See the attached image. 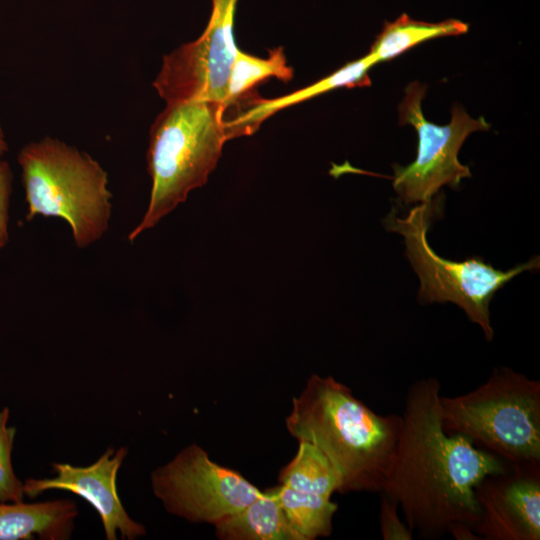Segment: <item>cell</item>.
Listing matches in <instances>:
<instances>
[{
    "mask_svg": "<svg viewBox=\"0 0 540 540\" xmlns=\"http://www.w3.org/2000/svg\"><path fill=\"white\" fill-rule=\"evenodd\" d=\"M13 177L9 162L0 158V249H3L9 241V207Z\"/></svg>",
    "mask_w": 540,
    "mask_h": 540,
    "instance_id": "21",
    "label": "cell"
},
{
    "mask_svg": "<svg viewBox=\"0 0 540 540\" xmlns=\"http://www.w3.org/2000/svg\"><path fill=\"white\" fill-rule=\"evenodd\" d=\"M8 150H9V145H8V142H7V139H6V136H5L4 129H3L2 124L0 122V158L5 153H7Z\"/></svg>",
    "mask_w": 540,
    "mask_h": 540,
    "instance_id": "22",
    "label": "cell"
},
{
    "mask_svg": "<svg viewBox=\"0 0 540 540\" xmlns=\"http://www.w3.org/2000/svg\"><path fill=\"white\" fill-rule=\"evenodd\" d=\"M151 486L169 513L211 524L238 512L263 493L239 472L212 461L196 444L154 470Z\"/></svg>",
    "mask_w": 540,
    "mask_h": 540,
    "instance_id": "8",
    "label": "cell"
},
{
    "mask_svg": "<svg viewBox=\"0 0 540 540\" xmlns=\"http://www.w3.org/2000/svg\"><path fill=\"white\" fill-rule=\"evenodd\" d=\"M293 75L294 71L287 65L282 47L271 50L266 59L251 56L238 48L229 76L224 107L227 111L230 106L246 97L256 84L267 78L275 77L288 82Z\"/></svg>",
    "mask_w": 540,
    "mask_h": 540,
    "instance_id": "18",
    "label": "cell"
},
{
    "mask_svg": "<svg viewBox=\"0 0 540 540\" xmlns=\"http://www.w3.org/2000/svg\"><path fill=\"white\" fill-rule=\"evenodd\" d=\"M441 384L428 377L406 394L403 427L390 478L382 493L394 499L406 525L435 539L479 518L475 487L507 462L442 423Z\"/></svg>",
    "mask_w": 540,
    "mask_h": 540,
    "instance_id": "1",
    "label": "cell"
},
{
    "mask_svg": "<svg viewBox=\"0 0 540 540\" xmlns=\"http://www.w3.org/2000/svg\"><path fill=\"white\" fill-rule=\"evenodd\" d=\"M444 429L510 464L540 463V382L511 368L455 397H440Z\"/></svg>",
    "mask_w": 540,
    "mask_h": 540,
    "instance_id": "5",
    "label": "cell"
},
{
    "mask_svg": "<svg viewBox=\"0 0 540 540\" xmlns=\"http://www.w3.org/2000/svg\"><path fill=\"white\" fill-rule=\"evenodd\" d=\"M480 539H540V463L507 464L475 487Z\"/></svg>",
    "mask_w": 540,
    "mask_h": 540,
    "instance_id": "10",
    "label": "cell"
},
{
    "mask_svg": "<svg viewBox=\"0 0 540 540\" xmlns=\"http://www.w3.org/2000/svg\"><path fill=\"white\" fill-rule=\"evenodd\" d=\"M425 89L419 82L409 84L399 106L400 125L410 124L418 134L416 159L407 166H393V187L405 204L429 203L442 186L454 188L471 177L470 169L458 160L459 150L471 133L490 128L483 117L474 119L458 105L447 125L427 121L421 107Z\"/></svg>",
    "mask_w": 540,
    "mask_h": 540,
    "instance_id": "7",
    "label": "cell"
},
{
    "mask_svg": "<svg viewBox=\"0 0 540 540\" xmlns=\"http://www.w3.org/2000/svg\"><path fill=\"white\" fill-rule=\"evenodd\" d=\"M77 515V504L70 499L0 502V540H67Z\"/></svg>",
    "mask_w": 540,
    "mask_h": 540,
    "instance_id": "12",
    "label": "cell"
},
{
    "mask_svg": "<svg viewBox=\"0 0 540 540\" xmlns=\"http://www.w3.org/2000/svg\"><path fill=\"white\" fill-rule=\"evenodd\" d=\"M397 414L380 415L331 376L312 375L286 418L298 441L314 445L331 463L340 493L382 492L402 433Z\"/></svg>",
    "mask_w": 540,
    "mask_h": 540,
    "instance_id": "2",
    "label": "cell"
},
{
    "mask_svg": "<svg viewBox=\"0 0 540 540\" xmlns=\"http://www.w3.org/2000/svg\"><path fill=\"white\" fill-rule=\"evenodd\" d=\"M237 4L238 0H212L200 37L164 56L153 87L166 103L208 100L224 105L238 50L233 33Z\"/></svg>",
    "mask_w": 540,
    "mask_h": 540,
    "instance_id": "9",
    "label": "cell"
},
{
    "mask_svg": "<svg viewBox=\"0 0 540 540\" xmlns=\"http://www.w3.org/2000/svg\"><path fill=\"white\" fill-rule=\"evenodd\" d=\"M398 503L382 493L380 501V530L384 540H411L412 531L399 517Z\"/></svg>",
    "mask_w": 540,
    "mask_h": 540,
    "instance_id": "20",
    "label": "cell"
},
{
    "mask_svg": "<svg viewBox=\"0 0 540 540\" xmlns=\"http://www.w3.org/2000/svg\"><path fill=\"white\" fill-rule=\"evenodd\" d=\"M225 112L224 105L216 101L166 103L150 128V200L142 219L128 234L130 242L207 182L229 140Z\"/></svg>",
    "mask_w": 540,
    "mask_h": 540,
    "instance_id": "3",
    "label": "cell"
},
{
    "mask_svg": "<svg viewBox=\"0 0 540 540\" xmlns=\"http://www.w3.org/2000/svg\"><path fill=\"white\" fill-rule=\"evenodd\" d=\"M270 489L301 540L331 534L338 506L330 497L302 493L282 484Z\"/></svg>",
    "mask_w": 540,
    "mask_h": 540,
    "instance_id": "16",
    "label": "cell"
},
{
    "mask_svg": "<svg viewBox=\"0 0 540 540\" xmlns=\"http://www.w3.org/2000/svg\"><path fill=\"white\" fill-rule=\"evenodd\" d=\"M376 61L368 53L353 62L347 63L332 74L289 95L276 99H261L252 96L248 110L241 112L231 121L226 120L229 138L249 135L255 132L259 125L275 112L315 97L339 87H359L371 84L368 72Z\"/></svg>",
    "mask_w": 540,
    "mask_h": 540,
    "instance_id": "13",
    "label": "cell"
},
{
    "mask_svg": "<svg viewBox=\"0 0 540 540\" xmlns=\"http://www.w3.org/2000/svg\"><path fill=\"white\" fill-rule=\"evenodd\" d=\"M430 218L431 202L416 205L404 218L390 212L384 220L387 230L404 237L406 256L420 280L418 300L424 304L458 305L491 341L494 335L489 311L491 299L518 274L539 269V256L507 271L495 269L479 257L461 262L442 258L427 240Z\"/></svg>",
    "mask_w": 540,
    "mask_h": 540,
    "instance_id": "6",
    "label": "cell"
},
{
    "mask_svg": "<svg viewBox=\"0 0 540 540\" xmlns=\"http://www.w3.org/2000/svg\"><path fill=\"white\" fill-rule=\"evenodd\" d=\"M10 412L7 407L0 411V502H21L24 484L16 476L12 465V450L16 430L8 426Z\"/></svg>",
    "mask_w": 540,
    "mask_h": 540,
    "instance_id": "19",
    "label": "cell"
},
{
    "mask_svg": "<svg viewBox=\"0 0 540 540\" xmlns=\"http://www.w3.org/2000/svg\"><path fill=\"white\" fill-rule=\"evenodd\" d=\"M213 525L222 540H301L270 488Z\"/></svg>",
    "mask_w": 540,
    "mask_h": 540,
    "instance_id": "14",
    "label": "cell"
},
{
    "mask_svg": "<svg viewBox=\"0 0 540 540\" xmlns=\"http://www.w3.org/2000/svg\"><path fill=\"white\" fill-rule=\"evenodd\" d=\"M17 162L27 203L26 220L57 217L70 227L79 249L109 229L112 193L108 174L88 153L52 137L24 145Z\"/></svg>",
    "mask_w": 540,
    "mask_h": 540,
    "instance_id": "4",
    "label": "cell"
},
{
    "mask_svg": "<svg viewBox=\"0 0 540 540\" xmlns=\"http://www.w3.org/2000/svg\"><path fill=\"white\" fill-rule=\"evenodd\" d=\"M279 482L302 493L330 497L339 492V477L329 460L311 443L299 441L294 458L280 471Z\"/></svg>",
    "mask_w": 540,
    "mask_h": 540,
    "instance_id": "17",
    "label": "cell"
},
{
    "mask_svg": "<svg viewBox=\"0 0 540 540\" xmlns=\"http://www.w3.org/2000/svg\"><path fill=\"white\" fill-rule=\"evenodd\" d=\"M127 455V449L108 448L94 463L86 467L68 463H52L53 478L25 480L24 492L34 498L48 490H63L86 500L98 513L107 540L145 535V527L126 512L117 492V474Z\"/></svg>",
    "mask_w": 540,
    "mask_h": 540,
    "instance_id": "11",
    "label": "cell"
},
{
    "mask_svg": "<svg viewBox=\"0 0 540 540\" xmlns=\"http://www.w3.org/2000/svg\"><path fill=\"white\" fill-rule=\"evenodd\" d=\"M468 31V24L457 19L425 22L403 13L395 21L384 23L369 54L376 63L388 61L424 41L446 36H457Z\"/></svg>",
    "mask_w": 540,
    "mask_h": 540,
    "instance_id": "15",
    "label": "cell"
}]
</instances>
